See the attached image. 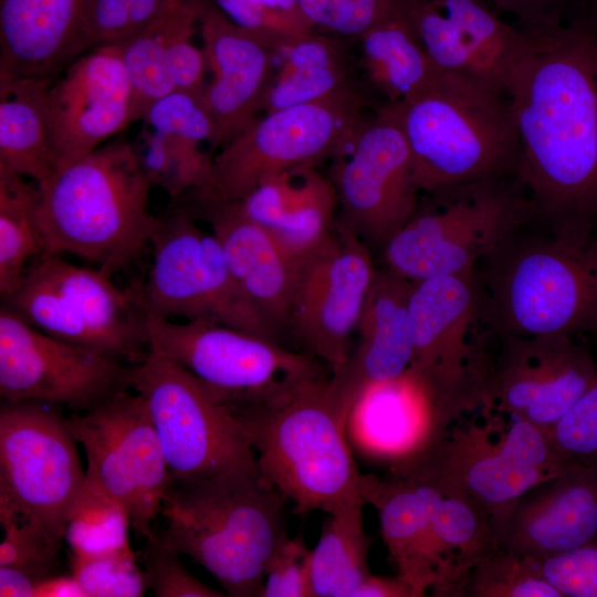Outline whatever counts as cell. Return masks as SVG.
I'll return each instance as SVG.
<instances>
[{"mask_svg": "<svg viewBox=\"0 0 597 597\" xmlns=\"http://www.w3.org/2000/svg\"><path fill=\"white\" fill-rule=\"evenodd\" d=\"M522 29L526 45L506 84L516 178L536 218L597 227V28L579 9Z\"/></svg>", "mask_w": 597, "mask_h": 597, "instance_id": "1", "label": "cell"}, {"mask_svg": "<svg viewBox=\"0 0 597 597\" xmlns=\"http://www.w3.org/2000/svg\"><path fill=\"white\" fill-rule=\"evenodd\" d=\"M245 434L262 479L297 514L332 513L364 501L348 443L350 409L331 376L289 384L268 397L226 404Z\"/></svg>", "mask_w": 597, "mask_h": 597, "instance_id": "2", "label": "cell"}, {"mask_svg": "<svg viewBox=\"0 0 597 597\" xmlns=\"http://www.w3.org/2000/svg\"><path fill=\"white\" fill-rule=\"evenodd\" d=\"M35 222L43 254H72L108 275L128 266L159 218L138 151L114 139L36 184Z\"/></svg>", "mask_w": 597, "mask_h": 597, "instance_id": "3", "label": "cell"}, {"mask_svg": "<svg viewBox=\"0 0 597 597\" xmlns=\"http://www.w3.org/2000/svg\"><path fill=\"white\" fill-rule=\"evenodd\" d=\"M289 502L258 469L171 479L161 501V534L206 568L232 597H260L268 564L289 537Z\"/></svg>", "mask_w": 597, "mask_h": 597, "instance_id": "4", "label": "cell"}, {"mask_svg": "<svg viewBox=\"0 0 597 597\" xmlns=\"http://www.w3.org/2000/svg\"><path fill=\"white\" fill-rule=\"evenodd\" d=\"M391 105L408 143L419 192L516 176L519 142L506 91L440 71Z\"/></svg>", "mask_w": 597, "mask_h": 597, "instance_id": "5", "label": "cell"}, {"mask_svg": "<svg viewBox=\"0 0 597 597\" xmlns=\"http://www.w3.org/2000/svg\"><path fill=\"white\" fill-rule=\"evenodd\" d=\"M520 232V231H519ZM513 235L486 259L482 281L499 335L535 337L597 331V228L551 226Z\"/></svg>", "mask_w": 597, "mask_h": 597, "instance_id": "6", "label": "cell"}, {"mask_svg": "<svg viewBox=\"0 0 597 597\" xmlns=\"http://www.w3.org/2000/svg\"><path fill=\"white\" fill-rule=\"evenodd\" d=\"M566 464L548 433L483 405L453 420L423 449L391 467L418 473L443 492L472 503L492 521Z\"/></svg>", "mask_w": 597, "mask_h": 597, "instance_id": "7", "label": "cell"}, {"mask_svg": "<svg viewBox=\"0 0 597 597\" xmlns=\"http://www.w3.org/2000/svg\"><path fill=\"white\" fill-rule=\"evenodd\" d=\"M410 315L409 371L430 400L434 439L485 399L492 355L481 325L491 316L476 270L412 282Z\"/></svg>", "mask_w": 597, "mask_h": 597, "instance_id": "8", "label": "cell"}, {"mask_svg": "<svg viewBox=\"0 0 597 597\" xmlns=\"http://www.w3.org/2000/svg\"><path fill=\"white\" fill-rule=\"evenodd\" d=\"M428 195L427 206L384 247L388 269L412 282L475 270L536 217L516 176Z\"/></svg>", "mask_w": 597, "mask_h": 597, "instance_id": "9", "label": "cell"}, {"mask_svg": "<svg viewBox=\"0 0 597 597\" xmlns=\"http://www.w3.org/2000/svg\"><path fill=\"white\" fill-rule=\"evenodd\" d=\"M151 263L130 287L144 317L208 321L277 342V333L238 286L217 237L184 206L159 218Z\"/></svg>", "mask_w": 597, "mask_h": 597, "instance_id": "10", "label": "cell"}, {"mask_svg": "<svg viewBox=\"0 0 597 597\" xmlns=\"http://www.w3.org/2000/svg\"><path fill=\"white\" fill-rule=\"evenodd\" d=\"M366 106L365 95L353 83L321 100L265 113L222 146L213 158L211 186L191 192L238 201L268 176L335 157Z\"/></svg>", "mask_w": 597, "mask_h": 597, "instance_id": "11", "label": "cell"}, {"mask_svg": "<svg viewBox=\"0 0 597 597\" xmlns=\"http://www.w3.org/2000/svg\"><path fill=\"white\" fill-rule=\"evenodd\" d=\"M146 404L171 479H200L232 469H258L230 408L185 367L151 352L128 371Z\"/></svg>", "mask_w": 597, "mask_h": 597, "instance_id": "12", "label": "cell"}, {"mask_svg": "<svg viewBox=\"0 0 597 597\" xmlns=\"http://www.w3.org/2000/svg\"><path fill=\"white\" fill-rule=\"evenodd\" d=\"M76 442L52 406L2 400L0 511L31 519L60 546L86 481Z\"/></svg>", "mask_w": 597, "mask_h": 597, "instance_id": "13", "label": "cell"}, {"mask_svg": "<svg viewBox=\"0 0 597 597\" xmlns=\"http://www.w3.org/2000/svg\"><path fill=\"white\" fill-rule=\"evenodd\" d=\"M143 323L149 352L185 367L223 404L256 401L323 374L317 358L227 325L151 317Z\"/></svg>", "mask_w": 597, "mask_h": 597, "instance_id": "14", "label": "cell"}, {"mask_svg": "<svg viewBox=\"0 0 597 597\" xmlns=\"http://www.w3.org/2000/svg\"><path fill=\"white\" fill-rule=\"evenodd\" d=\"M65 421L84 448L86 479L119 502L132 530L148 538L171 475L144 398L126 390Z\"/></svg>", "mask_w": 597, "mask_h": 597, "instance_id": "15", "label": "cell"}, {"mask_svg": "<svg viewBox=\"0 0 597 597\" xmlns=\"http://www.w3.org/2000/svg\"><path fill=\"white\" fill-rule=\"evenodd\" d=\"M334 158L328 177L339 221L385 247L419 207L408 143L391 105L364 117Z\"/></svg>", "mask_w": 597, "mask_h": 597, "instance_id": "16", "label": "cell"}, {"mask_svg": "<svg viewBox=\"0 0 597 597\" xmlns=\"http://www.w3.org/2000/svg\"><path fill=\"white\" fill-rule=\"evenodd\" d=\"M129 366L53 337L0 308V396L88 411L129 390Z\"/></svg>", "mask_w": 597, "mask_h": 597, "instance_id": "17", "label": "cell"}, {"mask_svg": "<svg viewBox=\"0 0 597 597\" xmlns=\"http://www.w3.org/2000/svg\"><path fill=\"white\" fill-rule=\"evenodd\" d=\"M375 269L365 241L341 221L301 269L290 326L310 355L332 370L349 357Z\"/></svg>", "mask_w": 597, "mask_h": 597, "instance_id": "18", "label": "cell"}, {"mask_svg": "<svg viewBox=\"0 0 597 597\" xmlns=\"http://www.w3.org/2000/svg\"><path fill=\"white\" fill-rule=\"evenodd\" d=\"M498 336L483 405L548 433L597 384V364L574 336Z\"/></svg>", "mask_w": 597, "mask_h": 597, "instance_id": "19", "label": "cell"}, {"mask_svg": "<svg viewBox=\"0 0 597 597\" xmlns=\"http://www.w3.org/2000/svg\"><path fill=\"white\" fill-rule=\"evenodd\" d=\"M48 116L57 168L135 122L133 91L118 42L94 46L62 70L48 90Z\"/></svg>", "mask_w": 597, "mask_h": 597, "instance_id": "20", "label": "cell"}, {"mask_svg": "<svg viewBox=\"0 0 597 597\" xmlns=\"http://www.w3.org/2000/svg\"><path fill=\"white\" fill-rule=\"evenodd\" d=\"M402 10L433 63L506 91L526 45L521 27L504 22L485 0H401Z\"/></svg>", "mask_w": 597, "mask_h": 597, "instance_id": "21", "label": "cell"}, {"mask_svg": "<svg viewBox=\"0 0 597 597\" xmlns=\"http://www.w3.org/2000/svg\"><path fill=\"white\" fill-rule=\"evenodd\" d=\"M491 523L499 547L535 559L597 542V471L566 464Z\"/></svg>", "mask_w": 597, "mask_h": 597, "instance_id": "22", "label": "cell"}, {"mask_svg": "<svg viewBox=\"0 0 597 597\" xmlns=\"http://www.w3.org/2000/svg\"><path fill=\"white\" fill-rule=\"evenodd\" d=\"M186 207L208 221L243 294L272 328L290 326L302 264L294 261L270 231L250 220L235 201L187 193ZM180 199V200H181Z\"/></svg>", "mask_w": 597, "mask_h": 597, "instance_id": "23", "label": "cell"}, {"mask_svg": "<svg viewBox=\"0 0 597 597\" xmlns=\"http://www.w3.org/2000/svg\"><path fill=\"white\" fill-rule=\"evenodd\" d=\"M202 51L211 80L202 100L216 128L213 149L222 147L254 118L270 85L272 49L220 9L201 4Z\"/></svg>", "mask_w": 597, "mask_h": 597, "instance_id": "24", "label": "cell"}, {"mask_svg": "<svg viewBox=\"0 0 597 597\" xmlns=\"http://www.w3.org/2000/svg\"><path fill=\"white\" fill-rule=\"evenodd\" d=\"M411 287L412 281L388 268L375 271L356 327L357 347L342 367L332 370L350 411L371 386L395 380L410 368Z\"/></svg>", "mask_w": 597, "mask_h": 597, "instance_id": "25", "label": "cell"}, {"mask_svg": "<svg viewBox=\"0 0 597 597\" xmlns=\"http://www.w3.org/2000/svg\"><path fill=\"white\" fill-rule=\"evenodd\" d=\"M87 0H0V76L54 80L86 52Z\"/></svg>", "mask_w": 597, "mask_h": 597, "instance_id": "26", "label": "cell"}, {"mask_svg": "<svg viewBox=\"0 0 597 597\" xmlns=\"http://www.w3.org/2000/svg\"><path fill=\"white\" fill-rule=\"evenodd\" d=\"M52 81L0 76V166L36 184L57 168L48 116Z\"/></svg>", "mask_w": 597, "mask_h": 597, "instance_id": "27", "label": "cell"}, {"mask_svg": "<svg viewBox=\"0 0 597 597\" xmlns=\"http://www.w3.org/2000/svg\"><path fill=\"white\" fill-rule=\"evenodd\" d=\"M352 412L369 423L370 444L381 455L400 463L423 449L433 438L434 420L430 400L408 370L401 377L367 389Z\"/></svg>", "mask_w": 597, "mask_h": 597, "instance_id": "28", "label": "cell"}, {"mask_svg": "<svg viewBox=\"0 0 597 597\" xmlns=\"http://www.w3.org/2000/svg\"><path fill=\"white\" fill-rule=\"evenodd\" d=\"M362 63L385 104L402 102L441 71L422 48L404 10L359 36Z\"/></svg>", "mask_w": 597, "mask_h": 597, "instance_id": "29", "label": "cell"}, {"mask_svg": "<svg viewBox=\"0 0 597 597\" xmlns=\"http://www.w3.org/2000/svg\"><path fill=\"white\" fill-rule=\"evenodd\" d=\"M364 501L343 505L323 524L311 554L314 597H352L371 573L370 538L363 520Z\"/></svg>", "mask_w": 597, "mask_h": 597, "instance_id": "30", "label": "cell"}, {"mask_svg": "<svg viewBox=\"0 0 597 597\" xmlns=\"http://www.w3.org/2000/svg\"><path fill=\"white\" fill-rule=\"evenodd\" d=\"M201 4L200 0H170L146 25L118 42L133 91L134 121L143 119L154 102L175 90L169 43L184 21L199 14Z\"/></svg>", "mask_w": 597, "mask_h": 597, "instance_id": "31", "label": "cell"}, {"mask_svg": "<svg viewBox=\"0 0 597 597\" xmlns=\"http://www.w3.org/2000/svg\"><path fill=\"white\" fill-rule=\"evenodd\" d=\"M0 166V294L9 296L43 254L35 222L36 182Z\"/></svg>", "mask_w": 597, "mask_h": 597, "instance_id": "32", "label": "cell"}, {"mask_svg": "<svg viewBox=\"0 0 597 597\" xmlns=\"http://www.w3.org/2000/svg\"><path fill=\"white\" fill-rule=\"evenodd\" d=\"M291 170L292 189L286 216L272 234L297 263L308 259L329 237L338 207L337 193L329 177L314 167Z\"/></svg>", "mask_w": 597, "mask_h": 597, "instance_id": "33", "label": "cell"}, {"mask_svg": "<svg viewBox=\"0 0 597 597\" xmlns=\"http://www.w3.org/2000/svg\"><path fill=\"white\" fill-rule=\"evenodd\" d=\"M144 144L138 156L151 187L180 200L188 192L211 186L213 159L200 149V144L151 128L144 134Z\"/></svg>", "mask_w": 597, "mask_h": 597, "instance_id": "34", "label": "cell"}, {"mask_svg": "<svg viewBox=\"0 0 597 597\" xmlns=\"http://www.w3.org/2000/svg\"><path fill=\"white\" fill-rule=\"evenodd\" d=\"M125 507L86 479L64 531L71 555L90 556L130 546Z\"/></svg>", "mask_w": 597, "mask_h": 597, "instance_id": "35", "label": "cell"}, {"mask_svg": "<svg viewBox=\"0 0 597 597\" xmlns=\"http://www.w3.org/2000/svg\"><path fill=\"white\" fill-rule=\"evenodd\" d=\"M468 597H562L541 574L535 558L496 547L471 572Z\"/></svg>", "mask_w": 597, "mask_h": 597, "instance_id": "36", "label": "cell"}, {"mask_svg": "<svg viewBox=\"0 0 597 597\" xmlns=\"http://www.w3.org/2000/svg\"><path fill=\"white\" fill-rule=\"evenodd\" d=\"M3 538L0 566L21 570L36 583L55 574L61 546L48 532L29 517L0 511Z\"/></svg>", "mask_w": 597, "mask_h": 597, "instance_id": "37", "label": "cell"}, {"mask_svg": "<svg viewBox=\"0 0 597 597\" xmlns=\"http://www.w3.org/2000/svg\"><path fill=\"white\" fill-rule=\"evenodd\" d=\"M71 573L87 597H138L147 589L130 546L97 555H71Z\"/></svg>", "mask_w": 597, "mask_h": 597, "instance_id": "38", "label": "cell"}, {"mask_svg": "<svg viewBox=\"0 0 597 597\" xmlns=\"http://www.w3.org/2000/svg\"><path fill=\"white\" fill-rule=\"evenodd\" d=\"M296 3L312 28L357 38L402 11L401 0H296Z\"/></svg>", "mask_w": 597, "mask_h": 597, "instance_id": "39", "label": "cell"}, {"mask_svg": "<svg viewBox=\"0 0 597 597\" xmlns=\"http://www.w3.org/2000/svg\"><path fill=\"white\" fill-rule=\"evenodd\" d=\"M170 0H87L83 17L86 50L119 42L153 20Z\"/></svg>", "mask_w": 597, "mask_h": 597, "instance_id": "40", "label": "cell"}, {"mask_svg": "<svg viewBox=\"0 0 597 597\" xmlns=\"http://www.w3.org/2000/svg\"><path fill=\"white\" fill-rule=\"evenodd\" d=\"M353 83L345 60L279 74L269 85L261 109L271 113L321 100Z\"/></svg>", "mask_w": 597, "mask_h": 597, "instance_id": "41", "label": "cell"}, {"mask_svg": "<svg viewBox=\"0 0 597 597\" xmlns=\"http://www.w3.org/2000/svg\"><path fill=\"white\" fill-rule=\"evenodd\" d=\"M143 121L158 133L214 146V124L201 94L174 90L154 102Z\"/></svg>", "mask_w": 597, "mask_h": 597, "instance_id": "42", "label": "cell"}, {"mask_svg": "<svg viewBox=\"0 0 597 597\" xmlns=\"http://www.w3.org/2000/svg\"><path fill=\"white\" fill-rule=\"evenodd\" d=\"M567 464L597 471V384L548 431Z\"/></svg>", "mask_w": 597, "mask_h": 597, "instance_id": "43", "label": "cell"}, {"mask_svg": "<svg viewBox=\"0 0 597 597\" xmlns=\"http://www.w3.org/2000/svg\"><path fill=\"white\" fill-rule=\"evenodd\" d=\"M179 552L161 534L146 538L145 580L157 597H221L226 594L206 585L182 565Z\"/></svg>", "mask_w": 597, "mask_h": 597, "instance_id": "44", "label": "cell"}, {"mask_svg": "<svg viewBox=\"0 0 597 597\" xmlns=\"http://www.w3.org/2000/svg\"><path fill=\"white\" fill-rule=\"evenodd\" d=\"M311 554L302 538H285L268 564L260 597H314Z\"/></svg>", "mask_w": 597, "mask_h": 597, "instance_id": "45", "label": "cell"}, {"mask_svg": "<svg viewBox=\"0 0 597 597\" xmlns=\"http://www.w3.org/2000/svg\"><path fill=\"white\" fill-rule=\"evenodd\" d=\"M217 3L231 21L260 36L273 51L284 50L313 30L268 9L259 0H217Z\"/></svg>", "mask_w": 597, "mask_h": 597, "instance_id": "46", "label": "cell"}, {"mask_svg": "<svg viewBox=\"0 0 597 597\" xmlns=\"http://www.w3.org/2000/svg\"><path fill=\"white\" fill-rule=\"evenodd\" d=\"M536 563L542 576L562 597H597V542Z\"/></svg>", "mask_w": 597, "mask_h": 597, "instance_id": "47", "label": "cell"}, {"mask_svg": "<svg viewBox=\"0 0 597 597\" xmlns=\"http://www.w3.org/2000/svg\"><path fill=\"white\" fill-rule=\"evenodd\" d=\"M198 21L199 14L187 19L177 28L169 43L168 61L175 90L202 95L208 66L202 49L192 42Z\"/></svg>", "mask_w": 597, "mask_h": 597, "instance_id": "48", "label": "cell"}, {"mask_svg": "<svg viewBox=\"0 0 597 597\" xmlns=\"http://www.w3.org/2000/svg\"><path fill=\"white\" fill-rule=\"evenodd\" d=\"M291 189V170L277 172L262 179L250 193L235 202L250 220L273 234L286 216Z\"/></svg>", "mask_w": 597, "mask_h": 597, "instance_id": "49", "label": "cell"}, {"mask_svg": "<svg viewBox=\"0 0 597 597\" xmlns=\"http://www.w3.org/2000/svg\"><path fill=\"white\" fill-rule=\"evenodd\" d=\"M579 0H485L495 11L514 15L521 28L558 23L567 18Z\"/></svg>", "mask_w": 597, "mask_h": 597, "instance_id": "50", "label": "cell"}, {"mask_svg": "<svg viewBox=\"0 0 597 597\" xmlns=\"http://www.w3.org/2000/svg\"><path fill=\"white\" fill-rule=\"evenodd\" d=\"M352 597H417L410 584L400 577L370 574L357 587Z\"/></svg>", "mask_w": 597, "mask_h": 597, "instance_id": "51", "label": "cell"}, {"mask_svg": "<svg viewBox=\"0 0 597 597\" xmlns=\"http://www.w3.org/2000/svg\"><path fill=\"white\" fill-rule=\"evenodd\" d=\"M33 597H87L78 580L70 575H51L36 583Z\"/></svg>", "mask_w": 597, "mask_h": 597, "instance_id": "52", "label": "cell"}, {"mask_svg": "<svg viewBox=\"0 0 597 597\" xmlns=\"http://www.w3.org/2000/svg\"><path fill=\"white\" fill-rule=\"evenodd\" d=\"M36 582L12 567L0 566L1 597H33Z\"/></svg>", "mask_w": 597, "mask_h": 597, "instance_id": "53", "label": "cell"}, {"mask_svg": "<svg viewBox=\"0 0 597 597\" xmlns=\"http://www.w3.org/2000/svg\"><path fill=\"white\" fill-rule=\"evenodd\" d=\"M268 9L312 28L301 15L296 0H259ZM313 29V28H312Z\"/></svg>", "mask_w": 597, "mask_h": 597, "instance_id": "54", "label": "cell"}, {"mask_svg": "<svg viewBox=\"0 0 597 597\" xmlns=\"http://www.w3.org/2000/svg\"><path fill=\"white\" fill-rule=\"evenodd\" d=\"M582 12L597 28V0H580Z\"/></svg>", "mask_w": 597, "mask_h": 597, "instance_id": "55", "label": "cell"}, {"mask_svg": "<svg viewBox=\"0 0 597 597\" xmlns=\"http://www.w3.org/2000/svg\"><path fill=\"white\" fill-rule=\"evenodd\" d=\"M596 338V342H597V331L593 334Z\"/></svg>", "mask_w": 597, "mask_h": 597, "instance_id": "56", "label": "cell"}]
</instances>
